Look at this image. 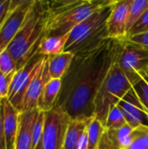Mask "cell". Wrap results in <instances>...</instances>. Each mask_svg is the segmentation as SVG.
I'll list each match as a JSON object with an SVG mask.
<instances>
[{
    "mask_svg": "<svg viewBox=\"0 0 148 149\" xmlns=\"http://www.w3.org/2000/svg\"><path fill=\"white\" fill-rule=\"evenodd\" d=\"M1 107L5 149H15L21 113L8 100L7 98L3 99Z\"/></svg>",
    "mask_w": 148,
    "mask_h": 149,
    "instance_id": "4fadbf2b",
    "label": "cell"
},
{
    "mask_svg": "<svg viewBox=\"0 0 148 149\" xmlns=\"http://www.w3.org/2000/svg\"><path fill=\"white\" fill-rule=\"evenodd\" d=\"M111 5L112 3L97 10L74 27L68 34L65 51L78 54L92 51L110 39L106 21L111 12Z\"/></svg>",
    "mask_w": 148,
    "mask_h": 149,
    "instance_id": "5b68a950",
    "label": "cell"
},
{
    "mask_svg": "<svg viewBox=\"0 0 148 149\" xmlns=\"http://www.w3.org/2000/svg\"><path fill=\"white\" fill-rule=\"evenodd\" d=\"M132 0H113L106 21L108 37L120 40L127 38V22Z\"/></svg>",
    "mask_w": 148,
    "mask_h": 149,
    "instance_id": "30bf717a",
    "label": "cell"
},
{
    "mask_svg": "<svg viewBox=\"0 0 148 149\" xmlns=\"http://www.w3.org/2000/svg\"><path fill=\"white\" fill-rule=\"evenodd\" d=\"M118 106L130 127L148 129V111L133 89L127 93Z\"/></svg>",
    "mask_w": 148,
    "mask_h": 149,
    "instance_id": "8fae6325",
    "label": "cell"
},
{
    "mask_svg": "<svg viewBox=\"0 0 148 149\" xmlns=\"http://www.w3.org/2000/svg\"><path fill=\"white\" fill-rule=\"evenodd\" d=\"M74 56L72 52L65 51L62 53L48 57V69L51 78L62 79L68 71Z\"/></svg>",
    "mask_w": 148,
    "mask_h": 149,
    "instance_id": "e0dca14e",
    "label": "cell"
},
{
    "mask_svg": "<svg viewBox=\"0 0 148 149\" xmlns=\"http://www.w3.org/2000/svg\"><path fill=\"white\" fill-rule=\"evenodd\" d=\"M126 125L128 124L121 109L119 107V106H116L109 112L104 127L106 130H114L124 127Z\"/></svg>",
    "mask_w": 148,
    "mask_h": 149,
    "instance_id": "44dd1931",
    "label": "cell"
},
{
    "mask_svg": "<svg viewBox=\"0 0 148 149\" xmlns=\"http://www.w3.org/2000/svg\"><path fill=\"white\" fill-rule=\"evenodd\" d=\"M46 18V2L34 0L24 24L7 49L15 59L17 70L37 54L39 43L45 36Z\"/></svg>",
    "mask_w": 148,
    "mask_h": 149,
    "instance_id": "3957f363",
    "label": "cell"
},
{
    "mask_svg": "<svg viewBox=\"0 0 148 149\" xmlns=\"http://www.w3.org/2000/svg\"><path fill=\"white\" fill-rule=\"evenodd\" d=\"M0 149H5L4 134H3V113H2L1 105H0Z\"/></svg>",
    "mask_w": 148,
    "mask_h": 149,
    "instance_id": "4dcf8cb0",
    "label": "cell"
},
{
    "mask_svg": "<svg viewBox=\"0 0 148 149\" xmlns=\"http://www.w3.org/2000/svg\"><path fill=\"white\" fill-rule=\"evenodd\" d=\"M2 100H3V98H2V96H1V94H0V105H1V102H2Z\"/></svg>",
    "mask_w": 148,
    "mask_h": 149,
    "instance_id": "836d02e7",
    "label": "cell"
},
{
    "mask_svg": "<svg viewBox=\"0 0 148 149\" xmlns=\"http://www.w3.org/2000/svg\"><path fill=\"white\" fill-rule=\"evenodd\" d=\"M14 75H5L0 72V94L3 99H5L8 96L10 86Z\"/></svg>",
    "mask_w": 148,
    "mask_h": 149,
    "instance_id": "f1b7e54d",
    "label": "cell"
},
{
    "mask_svg": "<svg viewBox=\"0 0 148 149\" xmlns=\"http://www.w3.org/2000/svg\"><path fill=\"white\" fill-rule=\"evenodd\" d=\"M148 9V0H132L127 22V33Z\"/></svg>",
    "mask_w": 148,
    "mask_h": 149,
    "instance_id": "7402d4cb",
    "label": "cell"
},
{
    "mask_svg": "<svg viewBox=\"0 0 148 149\" xmlns=\"http://www.w3.org/2000/svg\"><path fill=\"white\" fill-rule=\"evenodd\" d=\"M126 73L138 76L148 71V50L127 38L117 40L115 62Z\"/></svg>",
    "mask_w": 148,
    "mask_h": 149,
    "instance_id": "8992f818",
    "label": "cell"
},
{
    "mask_svg": "<svg viewBox=\"0 0 148 149\" xmlns=\"http://www.w3.org/2000/svg\"><path fill=\"white\" fill-rule=\"evenodd\" d=\"M126 38L129 41H131L132 43H134V44L140 45V47L148 50V31L141 33V34L134 35L132 37H128Z\"/></svg>",
    "mask_w": 148,
    "mask_h": 149,
    "instance_id": "f546056e",
    "label": "cell"
},
{
    "mask_svg": "<svg viewBox=\"0 0 148 149\" xmlns=\"http://www.w3.org/2000/svg\"><path fill=\"white\" fill-rule=\"evenodd\" d=\"M140 79L134 84L133 90L148 111V76L147 73H140Z\"/></svg>",
    "mask_w": 148,
    "mask_h": 149,
    "instance_id": "603a6c76",
    "label": "cell"
},
{
    "mask_svg": "<svg viewBox=\"0 0 148 149\" xmlns=\"http://www.w3.org/2000/svg\"><path fill=\"white\" fill-rule=\"evenodd\" d=\"M17 71L15 59L8 50L0 53V72L5 75H14Z\"/></svg>",
    "mask_w": 148,
    "mask_h": 149,
    "instance_id": "cb8c5ba5",
    "label": "cell"
},
{
    "mask_svg": "<svg viewBox=\"0 0 148 149\" xmlns=\"http://www.w3.org/2000/svg\"><path fill=\"white\" fill-rule=\"evenodd\" d=\"M138 76L126 73L116 63L110 68L94 100V116L105 125L112 108L118 106L121 100L133 89L139 80Z\"/></svg>",
    "mask_w": 148,
    "mask_h": 149,
    "instance_id": "277c9868",
    "label": "cell"
},
{
    "mask_svg": "<svg viewBox=\"0 0 148 149\" xmlns=\"http://www.w3.org/2000/svg\"><path fill=\"white\" fill-rule=\"evenodd\" d=\"M44 119H45V113L40 111L39 114L36 120V122L33 127V133H32V149H36L37 147L41 143L43 132L44 127Z\"/></svg>",
    "mask_w": 148,
    "mask_h": 149,
    "instance_id": "d4e9b609",
    "label": "cell"
},
{
    "mask_svg": "<svg viewBox=\"0 0 148 149\" xmlns=\"http://www.w3.org/2000/svg\"><path fill=\"white\" fill-rule=\"evenodd\" d=\"M106 129L104 125L95 117H92L87 126L88 149H99V145Z\"/></svg>",
    "mask_w": 148,
    "mask_h": 149,
    "instance_id": "ffe728a7",
    "label": "cell"
},
{
    "mask_svg": "<svg viewBox=\"0 0 148 149\" xmlns=\"http://www.w3.org/2000/svg\"><path fill=\"white\" fill-rule=\"evenodd\" d=\"M89 119H72L65 134L63 149H78L80 140L82 139L89 121Z\"/></svg>",
    "mask_w": 148,
    "mask_h": 149,
    "instance_id": "2e32d148",
    "label": "cell"
},
{
    "mask_svg": "<svg viewBox=\"0 0 148 149\" xmlns=\"http://www.w3.org/2000/svg\"><path fill=\"white\" fill-rule=\"evenodd\" d=\"M46 58V56L38 53L35 54L31 60L22 68L17 70L13 76L7 99L17 109H20L29 86L40 70Z\"/></svg>",
    "mask_w": 148,
    "mask_h": 149,
    "instance_id": "ba28073f",
    "label": "cell"
},
{
    "mask_svg": "<svg viewBox=\"0 0 148 149\" xmlns=\"http://www.w3.org/2000/svg\"><path fill=\"white\" fill-rule=\"evenodd\" d=\"M71 120L70 115L58 106L45 113L42 149H63Z\"/></svg>",
    "mask_w": 148,
    "mask_h": 149,
    "instance_id": "52a82bcc",
    "label": "cell"
},
{
    "mask_svg": "<svg viewBox=\"0 0 148 149\" xmlns=\"http://www.w3.org/2000/svg\"><path fill=\"white\" fill-rule=\"evenodd\" d=\"M48 69V57L45 58L40 70L29 86L20 107V113H24L38 108L39 100L46 84L51 80Z\"/></svg>",
    "mask_w": 148,
    "mask_h": 149,
    "instance_id": "7c38bea8",
    "label": "cell"
},
{
    "mask_svg": "<svg viewBox=\"0 0 148 149\" xmlns=\"http://www.w3.org/2000/svg\"><path fill=\"white\" fill-rule=\"evenodd\" d=\"M39 112L40 110L37 108L20 113L15 149H32L33 127Z\"/></svg>",
    "mask_w": 148,
    "mask_h": 149,
    "instance_id": "9a60e30c",
    "label": "cell"
},
{
    "mask_svg": "<svg viewBox=\"0 0 148 149\" xmlns=\"http://www.w3.org/2000/svg\"><path fill=\"white\" fill-rule=\"evenodd\" d=\"M147 76H148V71H147Z\"/></svg>",
    "mask_w": 148,
    "mask_h": 149,
    "instance_id": "e575fe53",
    "label": "cell"
},
{
    "mask_svg": "<svg viewBox=\"0 0 148 149\" xmlns=\"http://www.w3.org/2000/svg\"><path fill=\"white\" fill-rule=\"evenodd\" d=\"M112 0H59L46 2L45 36H65Z\"/></svg>",
    "mask_w": 148,
    "mask_h": 149,
    "instance_id": "7a4b0ae2",
    "label": "cell"
},
{
    "mask_svg": "<svg viewBox=\"0 0 148 149\" xmlns=\"http://www.w3.org/2000/svg\"><path fill=\"white\" fill-rule=\"evenodd\" d=\"M68 34L65 36H44L39 43L37 53L50 57L62 53L65 50Z\"/></svg>",
    "mask_w": 148,
    "mask_h": 149,
    "instance_id": "d6986e66",
    "label": "cell"
},
{
    "mask_svg": "<svg viewBox=\"0 0 148 149\" xmlns=\"http://www.w3.org/2000/svg\"><path fill=\"white\" fill-rule=\"evenodd\" d=\"M117 40L108 39L99 47L74 54V58L62 79V87L56 106L72 119L94 116V100L115 62Z\"/></svg>",
    "mask_w": 148,
    "mask_h": 149,
    "instance_id": "6da1fadb",
    "label": "cell"
},
{
    "mask_svg": "<svg viewBox=\"0 0 148 149\" xmlns=\"http://www.w3.org/2000/svg\"><path fill=\"white\" fill-rule=\"evenodd\" d=\"M138 128H133L129 125L120 129L106 130L99 149H126L134 138Z\"/></svg>",
    "mask_w": 148,
    "mask_h": 149,
    "instance_id": "5bb4252c",
    "label": "cell"
},
{
    "mask_svg": "<svg viewBox=\"0 0 148 149\" xmlns=\"http://www.w3.org/2000/svg\"><path fill=\"white\" fill-rule=\"evenodd\" d=\"M148 31V9L140 17V18L134 24V25L129 30L127 33V38L134 35L141 34Z\"/></svg>",
    "mask_w": 148,
    "mask_h": 149,
    "instance_id": "4316f807",
    "label": "cell"
},
{
    "mask_svg": "<svg viewBox=\"0 0 148 149\" xmlns=\"http://www.w3.org/2000/svg\"><path fill=\"white\" fill-rule=\"evenodd\" d=\"M34 0H15L13 7L0 30V53L7 50L33 4Z\"/></svg>",
    "mask_w": 148,
    "mask_h": 149,
    "instance_id": "9c48e42d",
    "label": "cell"
},
{
    "mask_svg": "<svg viewBox=\"0 0 148 149\" xmlns=\"http://www.w3.org/2000/svg\"><path fill=\"white\" fill-rule=\"evenodd\" d=\"M62 87V79H51L46 84L38 103V109L47 113L54 108L57 104Z\"/></svg>",
    "mask_w": 148,
    "mask_h": 149,
    "instance_id": "ac0fdd59",
    "label": "cell"
},
{
    "mask_svg": "<svg viewBox=\"0 0 148 149\" xmlns=\"http://www.w3.org/2000/svg\"><path fill=\"white\" fill-rule=\"evenodd\" d=\"M36 149H42V143H40V144L37 147V148Z\"/></svg>",
    "mask_w": 148,
    "mask_h": 149,
    "instance_id": "d6a6232c",
    "label": "cell"
},
{
    "mask_svg": "<svg viewBox=\"0 0 148 149\" xmlns=\"http://www.w3.org/2000/svg\"><path fill=\"white\" fill-rule=\"evenodd\" d=\"M15 0H0V30L6 21Z\"/></svg>",
    "mask_w": 148,
    "mask_h": 149,
    "instance_id": "83f0119b",
    "label": "cell"
},
{
    "mask_svg": "<svg viewBox=\"0 0 148 149\" xmlns=\"http://www.w3.org/2000/svg\"><path fill=\"white\" fill-rule=\"evenodd\" d=\"M78 149H88V136H87V128L82 137V139L80 140V142L79 144V148Z\"/></svg>",
    "mask_w": 148,
    "mask_h": 149,
    "instance_id": "1f68e13d",
    "label": "cell"
},
{
    "mask_svg": "<svg viewBox=\"0 0 148 149\" xmlns=\"http://www.w3.org/2000/svg\"><path fill=\"white\" fill-rule=\"evenodd\" d=\"M126 149H148V129L138 128L134 138Z\"/></svg>",
    "mask_w": 148,
    "mask_h": 149,
    "instance_id": "484cf974",
    "label": "cell"
}]
</instances>
